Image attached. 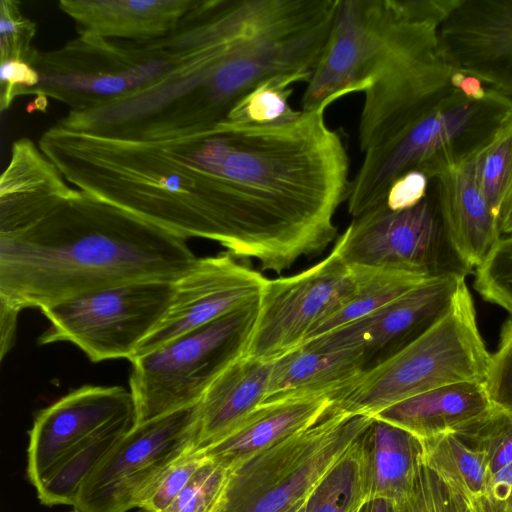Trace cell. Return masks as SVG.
<instances>
[{"instance_id": "cell-1", "label": "cell", "mask_w": 512, "mask_h": 512, "mask_svg": "<svg viewBox=\"0 0 512 512\" xmlns=\"http://www.w3.org/2000/svg\"><path fill=\"white\" fill-rule=\"evenodd\" d=\"M185 240L78 190L27 229L0 235V304L20 312L132 282L175 283L198 259Z\"/></svg>"}, {"instance_id": "cell-2", "label": "cell", "mask_w": 512, "mask_h": 512, "mask_svg": "<svg viewBox=\"0 0 512 512\" xmlns=\"http://www.w3.org/2000/svg\"><path fill=\"white\" fill-rule=\"evenodd\" d=\"M438 29L410 18L399 0H338L301 110L363 92L360 150L391 139L458 91Z\"/></svg>"}, {"instance_id": "cell-3", "label": "cell", "mask_w": 512, "mask_h": 512, "mask_svg": "<svg viewBox=\"0 0 512 512\" xmlns=\"http://www.w3.org/2000/svg\"><path fill=\"white\" fill-rule=\"evenodd\" d=\"M512 114V99L489 88L480 98L459 90L391 139L364 152L351 180L348 212L355 218L385 202L402 174L430 180L480 156Z\"/></svg>"}, {"instance_id": "cell-4", "label": "cell", "mask_w": 512, "mask_h": 512, "mask_svg": "<svg viewBox=\"0 0 512 512\" xmlns=\"http://www.w3.org/2000/svg\"><path fill=\"white\" fill-rule=\"evenodd\" d=\"M489 358L465 282L445 316L403 348L369 365L333 406L373 417L444 385L484 381Z\"/></svg>"}, {"instance_id": "cell-5", "label": "cell", "mask_w": 512, "mask_h": 512, "mask_svg": "<svg viewBox=\"0 0 512 512\" xmlns=\"http://www.w3.org/2000/svg\"><path fill=\"white\" fill-rule=\"evenodd\" d=\"M205 50V49H204ZM204 50L192 51L167 35L132 42L79 35L60 48L36 51L31 65L38 84L23 95L84 110L144 91L179 71Z\"/></svg>"}, {"instance_id": "cell-6", "label": "cell", "mask_w": 512, "mask_h": 512, "mask_svg": "<svg viewBox=\"0 0 512 512\" xmlns=\"http://www.w3.org/2000/svg\"><path fill=\"white\" fill-rule=\"evenodd\" d=\"M371 420L332 405L310 427L234 466L216 512H296Z\"/></svg>"}, {"instance_id": "cell-7", "label": "cell", "mask_w": 512, "mask_h": 512, "mask_svg": "<svg viewBox=\"0 0 512 512\" xmlns=\"http://www.w3.org/2000/svg\"><path fill=\"white\" fill-rule=\"evenodd\" d=\"M257 309L258 303L234 311L133 358L135 425L197 404L242 350Z\"/></svg>"}, {"instance_id": "cell-8", "label": "cell", "mask_w": 512, "mask_h": 512, "mask_svg": "<svg viewBox=\"0 0 512 512\" xmlns=\"http://www.w3.org/2000/svg\"><path fill=\"white\" fill-rule=\"evenodd\" d=\"M333 251L350 268L391 270L436 278L467 276V265L452 245L430 182L414 207L391 210L385 202L353 218Z\"/></svg>"}, {"instance_id": "cell-9", "label": "cell", "mask_w": 512, "mask_h": 512, "mask_svg": "<svg viewBox=\"0 0 512 512\" xmlns=\"http://www.w3.org/2000/svg\"><path fill=\"white\" fill-rule=\"evenodd\" d=\"M173 293L172 282H132L41 308L50 326L39 344L69 342L93 362L130 361L165 317Z\"/></svg>"}, {"instance_id": "cell-10", "label": "cell", "mask_w": 512, "mask_h": 512, "mask_svg": "<svg viewBox=\"0 0 512 512\" xmlns=\"http://www.w3.org/2000/svg\"><path fill=\"white\" fill-rule=\"evenodd\" d=\"M198 403L134 425L85 479L73 507L127 512L173 462L195 449Z\"/></svg>"}, {"instance_id": "cell-11", "label": "cell", "mask_w": 512, "mask_h": 512, "mask_svg": "<svg viewBox=\"0 0 512 512\" xmlns=\"http://www.w3.org/2000/svg\"><path fill=\"white\" fill-rule=\"evenodd\" d=\"M358 282V271L343 263L333 250L300 273L268 279L243 352L272 361L299 347L316 325L353 295Z\"/></svg>"}, {"instance_id": "cell-12", "label": "cell", "mask_w": 512, "mask_h": 512, "mask_svg": "<svg viewBox=\"0 0 512 512\" xmlns=\"http://www.w3.org/2000/svg\"><path fill=\"white\" fill-rule=\"evenodd\" d=\"M267 280L227 252L198 258L174 283L165 317L140 344L133 358L224 315L257 304Z\"/></svg>"}, {"instance_id": "cell-13", "label": "cell", "mask_w": 512, "mask_h": 512, "mask_svg": "<svg viewBox=\"0 0 512 512\" xmlns=\"http://www.w3.org/2000/svg\"><path fill=\"white\" fill-rule=\"evenodd\" d=\"M129 416H135V404L124 387L86 385L69 392L34 419L28 432V479L36 488L72 449Z\"/></svg>"}, {"instance_id": "cell-14", "label": "cell", "mask_w": 512, "mask_h": 512, "mask_svg": "<svg viewBox=\"0 0 512 512\" xmlns=\"http://www.w3.org/2000/svg\"><path fill=\"white\" fill-rule=\"evenodd\" d=\"M464 283L462 275L428 279L374 313L299 347L320 351L358 349L371 358L384 348L388 356L445 316Z\"/></svg>"}, {"instance_id": "cell-15", "label": "cell", "mask_w": 512, "mask_h": 512, "mask_svg": "<svg viewBox=\"0 0 512 512\" xmlns=\"http://www.w3.org/2000/svg\"><path fill=\"white\" fill-rule=\"evenodd\" d=\"M438 38L454 68L512 99V0H460Z\"/></svg>"}, {"instance_id": "cell-16", "label": "cell", "mask_w": 512, "mask_h": 512, "mask_svg": "<svg viewBox=\"0 0 512 512\" xmlns=\"http://www.w3.org/2000/svg\"><path fill=\"white\" fill-rule=\"evenodd\" d=\"M56 165L29 138L13 142L0 178V235L27 229L74 197Z\"/></svg>"}, {"instance_id": "cell-17", "label": "cell", "mask_w": 512, "mask_h": 512, "mask_svg": "<svg viewBox=\"0 0 512 512\" xmlns=\"http://www.w3.org/2000/svg\"><path fill=\"white\" fill-rule=\"evenodd\" d=\"M479 157L431 180L450 241L471 268L484 260L502 235L481 188Z\"/></svg>"}, {"instance_id": "cell-18", "label": "cell", "mask_w": 512, "mask_h": 512, "mask_svg": "<svg viewBox=\"0 0 512 512\" xmlns=\"http://www.w3.org/2000/svg\"><path fill=\"white\" fill-rule=\"evenodd\" d=\"M199 0H61L79 35L148 42L174 32Z\"/></svg>"}, {"instance_id": "cell-19", "label": "cell", "mask_w": 512, "mask_h": 512, "mask_svg": "<svg viewBox=\"0 0 512 512\" xmlns=\"http://www.w3.org/2000/svg\"><path fill=\"white\" fill-rule=\"evenodd\" d=\"M334 400L327 394L265 400L222 439L202 450L232 469L260 450L316 423Z\"/></svg>"}, {"instance_id": "cell-20", "label": "cell", "mask_w": 512, "mask_h": 512, "mask_svg": "<svg viewBox=\"0 0 512 512\" xmlns=\"http://www.w3.org/2000/svg\"><path fill=\"white\" fill-rule=\"evenodd\" d=\"M271 363L242 348L225 365L198 402L196 450L218 442L265 400Z\"/></svg>"}, {"instance_id": "cell-21", "label": "cell", "mask_w": 512, "mask_h": 512, "mask_svg": "<svg viewBox=\"0 0 512 512\" xmlns=\"http://www.w3.org/2000/svg\"><path fill=\"white\" fill-rule=\"evenodd\" d=\"M366 499H406L423 463V444L408 430L372 417L357 439Z\"/></svg>"}, {"instance_id": "cell-22", "label": "cell", "mask_w": 512, "mask_h": 512, "mask_svg": "<svg viewBox=\"0 0 512 512\" xmlns=\"http://www.w3.org/2000/svg\"><path fill=\"white\" fill-rule=\"evenodd\" d=\"M370 360L367 352L358 349L297 347L272 360L265 400L323 394L336 399L364 372Z\"/></svg>"}, {"instance_id": "cell-23", "label": "cell", "mask_w": 512, "mask_h": 512, "mask_svg": "<svg viewBox=\"0 0 512 512\" xmlns=\"http://www.w3.org/2000/svg\"><path fill=\"white\" fill-rule=\"evenodd\" d=\"M492 407L483 381H464L407 398L373 417L425 439L453 432L484 415Z\"/></svg>"}, {"instance_id": "cell-24", "label": "cell", "mask_w": 512, "mask_h": 512, "mask_svg": "<svg viewBox=\"0 0 512 512\" xmlns=\"http://www.w3.org/2000/svg\"><path fill=\"white\" fill-rule=\"evenodd\" d=\"M134 425L135 416L123 418L72 449L36 487L39 501L73 506L85 479Z\"/></svg>"}, {"instance_id": "cell-25", "label": "cell", "mask_w": 512, "mask_h": 512, "mask_svg": "<svg viewBox=\"0 0 512 512\" xmlns=\"http://www.w3.org/2000/svg\"><path fill=\"white\" fill-rule=\"evenodd\" d=\"M355 270L359 273V282L353 295L335 312L316 325L303 343L356 322L422 282L431 279L391 270L358 268Z\"/></svg>"}, {"instance_id": "cell-26", "label": "cell", "mask_w": 512, "mask_h": 512, "mask_svg": "<svg viewBox=\"0 0 512 512\" xmlns=\"http://www.w3.org/2000/svg\"><path fill=\"white\" fill-rule=\"evenodd\" d=\"M423 463L444 481L477 502L491 479L481 454L466 446L453 433L421 439Z\"/></svg>"}, {"instance_id": "cell-27", "label": "cell", "mask_w": 512, "mask_h": 512, "mask_svg": "<svg viewBox=\"0 0 512 512\" xmlns=\"http://www.w3.org/2000/svg\"><path fill=\"white\" fill-rule=\"evenodd\" d=\"M310 75L284 74L268 78L244 95L229 111L225 119L258 125L281 124L296 120L302 110L289 104L291 85L308 82Z\"/></svg>"}, {"instance_id": "cell-28", "label": "cell", "mask_w": 512, "mask_h": 512, "mask_svg": "<svg viewBox=\"0 0 512 512\" xmlns=\"http://www.w3.org/2000/svg\"><path fill=\"white\" fill-rule=\"evenodd\" d=\"M356 441L314 487L305 512H357L366 500Z\"/></svg>"}, {"instance_id": "cell-29", "label": "cell", "mask_w": 512, "mask_h": 512, "mask_svg": "<svg viewBox=\"0 0 512 512\" xmlns=\"http://www.w3.org/2000/svg\"><path fill=\"white\" fill-rule=\"evenodd\" d=\"M453 433L481 454L491 477L512 461V412L492 407Z\"/></svg>"}, {"instance_id": "cell-30", "label": "cell", "mask_w": 512, "mask_h": 512, "mask_svg": "<svg viewBox=\"0 0 512 512\" xmlns=\"http://www.w3.org/2000/svg\"><path fill=\"white\" fill-rule=\"evenodd\" d=\"M479 177L483 194L499 221L512 194V114L480 155Z\"/></svg>"}, {"instance_id": "cell-31", "label": "cell", "mask_w": 512, "mask_h": 512, "mask_svg": "<svg viewBox=\"0 0 512 512\" xmlns=\"http://www.w3.org/2000/svg\"><path fill=\"white\" fill-rule=\"evenodd\" d=\"M231 469L207 458L165 512H216Z\"/></svg>"}, {"instance_id": "cell-32", "label": "cell", "mask_w": 512, "mask_h": 512, "mask_svg": "<svg viewBox=\"0 0 512 512\" xmlns=\"http://www.w3.org/2000/svg\"><path fill=\"white\" fill-rule=\"evenodd\" d=\"M474 288L512 314V233L501 236L476 267Z\"/></svg>"}, {"instance_id": "cell-33", "label": "cell", "mask_w": 512, "mask_h": 512, "mask_svg": "<svg viewBox=\"0 0 512 512\" xmlns=\"http://www.w3.org/2000/svg\"><path fill=\"white\" fill-rule=\"evenodd\" d=\"M207 458L193 449L168 466L138 497L135 508L144 512H165Z\"/></svg>"}, {"instance_id": "cell-34", "label": "cell", "mask_w": 512, "mask_h": 512, "mask_svg": "<svg viewBox=\"0 0 512 512\" xmlns=\"http://www.w3.org/2000/svg\"><path fill=\"white\" fill-rule=\"evenodd\" d=\"M36 23L26 17L17 0L0 2V59L21 60L31 64L37 51L32 45Z\"/></svg>"}, {"instance_id": "cell-35", "label": "cell", "mask_w": 512, "mask_h": 512, "mask_svg": "<svg viewBox=\"0 0 512 512\" xmlns=\"http://www.w3.org/2000/svg\"><path fill=\"white\" fill-rule=\"evenodd\" d=\"M483 383L492 405L512 412V319L503 326L497 350L490 354Z\"/></svg>"}, {"instance_id": "cell-36", "label": "cell", "mask_w": 512, "mask_h": 512, "mask_svg": "<svg viewBox=\"0 0 512 512\" xmlns=\"http://www.w3.org/2000/svg\"><path fill=\"white\" fill-rule=\"evenodd\" d=\"M39 82L36 69L28 62L5 60L0 62V109L8 110L14 99Z\"/></svg>"}, {"instance_id": "cell-37", "label": "cell", "mask_w": 512, "mask_h": 512, "mask_svg": "<svg viewBox=\"0 0 512 512\" xmlns=\"http://www.w3.org/2000/svg\"><path fill=\"white\" fill-rule=\"evenodd\" d=\"M431 180L419 170H410L391 184L385 204L391 210H404L420 203L428 194Z\"/></svg>"}, {"instance_id": "cell-38", "label": "cell", "mask_w": 512, "mask_h": 512, "mask_svg": "<svg viewBox=\"0 0 512 512\" xmlns=\"http://www.w3.org/2000/svg\"><path fill=\"white\" fill-rule=\"evenodd\" d=\"M425 468L432 512H482L475 501Z\"/></svg>"}, {"instance_id": "cell-39", "label": "cell", "mask_w": 512, "mask_h": 512, "mask_svg": "<svg viewBox=\"0 0 512 512\" xmlns=\"http://www.w3.org/2000/svg\"><path fill=\"white\" fill-rule=\"evenodd\" d=\"M476 503L482 512H512V461L491 477Z\"/></svg>"}, {"instance_id": "cell-40", "label": "cell", "mask_w": 512, "mask_h": 512, "mask_svg": "<svg viewBox=\"0 0 512 512\" xmlns=\"http://www.w3.org/2000/svg\"><path fill=\"white\" fill-rule=\"evenodd\" d=\"M397 504L399 512H432L424 463L419 467L411 493Z\"/></svg>"}, {"instance_id": "cell-41", "label": "cell", "mask_w": 512, "mask_h": 512, "mask_svg": "<svg viewBox=\"0 0 512 512\" xmlns=\"http://www.w3.org/2000/svg\"><path fill=\"white\" fill-rule=\"evenodd\" d=\"M18 313V311L0 304L1 359L4 358L13 343Z\"/></svg>"}, {"instance_id": "cell-42", "label": "cell", "mask_w": 512, "mask_h": 512, "mask_svg": "<svg viewBox=\"0 0 512 512\" xmlns=\"http://www.w3.org/2000/svg\"><path fill=\"white\" fill-rule=\"evenodd\" d=\"M357 512H399L398 504L385 498L366 499Z\"/></svg>"}, {"instance_id": "cell-43", "label": "cell", "mask_w": 512, "mask_h": 512, "mask_svg": "<svg viewBox=\"0 0 512 512\" xmlns=\"http://www.w3.org/2000/svg\"><path fill=\"white\" fill-rule=\"evenodd\" d=\"M499 227L501 234L506 235L512 233V194L501 211Z\"/></svg>"}, {"instance_id": "cell-44", "label": "cell", "mask_w": 512, "mask_h": 512, "mask_svg": "<svg viewBox=\"0 0 512 512\" xmlns=\"http://www.w3.org/2000/svg\"><path fill=\"white\" fill-rule=\"evenodd\" d=\"M296 512H305V504L300 507Z\"/></svg>"}, {"instance_id": "cell-45", "label": "cell", "mask_w": 512, "mask_h": 512, "mask_svg": "<svg viewBox=\"0 0 512 512\" xmlns=\"http://www.w3.org/2000/svg\"><path fill=\"white\" fill-rule=\"evenodd\" d=\"M68 512H80V511L78 509H76V508H73L72 510H70Z\"/></svg>"}, {"instance_id": "cell-46", "label": "cell", "mask_w": 512, "mask_h": 512, "mask_svg": "<svg viewBox=\"0 0 512 512\" xmlns=\"http://www.w3.org/2000/svg\"><path fill=\"white\" fill-rule=\"evenodd\" d=\"M142 512V511H141ZM144 512V511H143Z\"/></svg>"}]
</instances>
